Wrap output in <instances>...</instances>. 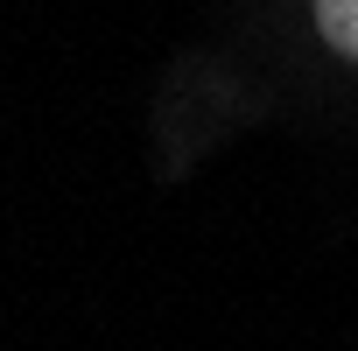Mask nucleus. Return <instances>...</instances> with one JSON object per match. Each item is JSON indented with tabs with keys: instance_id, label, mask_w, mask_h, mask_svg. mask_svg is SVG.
<instances>
[{
	"instance_id": "f257e3e1",
	"label": "nucleus",
	"mask_w": 358,
	"mask_h": 351,
	"mask_svg": "<svg viewBox=\"0 0 358 351\" xmlns=\"http://www.w3.org/2000/svg\"><path fill=\"white\" fill-rule=\"evenodd\" d=\"M316 29H323V43L337 57L358 64V0H316Z\"/></svg>"
}]
</instances>
